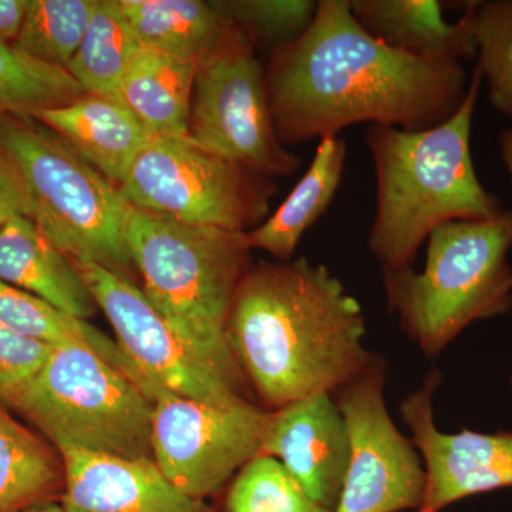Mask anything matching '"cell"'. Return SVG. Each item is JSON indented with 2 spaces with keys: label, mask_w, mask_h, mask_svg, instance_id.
<instances>
[{
  "label": "cell",
  "mask_w": 512,
  "mask_h": 512,
  "mask_svg": "<svg viewBox=\"0 0 512 512\" xmlns=\"http://www.w3.org/2000/svg\"><path fill=\"white\" fill-rule=\"evenodd\" d=\"M265 72L285 147L365 123L427 130L456 113L470 84L461 62L407 55L370 36L349 0H319L311 26L271 52Z\"/></svg>",
  "instance_id": "1"
},
{
  "label": "cell",
  "mask_w": 512,
  "mask_h": 512,
  "mask_svg": "<svg viewBox=\"0 0 512 512\" xmlns=\"http://www.w3.org/2000/svg\"><path fill=\"white\" fill-rule=\"evenodd\" d=\"M365 338L359 301L306 258L252 265L229 313V343L266 412L338 392L372 359Z\"/></svg>",
  "instance_id": "2"
},
{
  "label": "cell",
  "mask_w": 512,
  "mask_h": 512,
  "mask_svg": "<svg viewBox=\"0 0 512 512\" xmlns=\"http://www.w3.org/2000/svg\"><path fill=\"white\" fill-rule=\"evenodd\" d=\"M483 74L476 66L466 99L450 119L421 131L369 126L376 210L367 247L382 269L416 264L431 232L453 221H484L504 211L481 184L471 133Z\"/></svg>",
  "instance_id": "3"
},
{
  "label": "cell",
  "mask_w": 512,
  "mask_h": 512,
  "mask_svg": "<svg viewBox=\"0 0 512 512\" xmlns=\"http://www.w3.org/2000/svg\"><path fill=\"white\" fill-rule=\"evenodd\" d=\"M124 239L144 295L175 335L232 389L254 400L228 339L235 293L254 265L247 232L133 208Z\"/></svg>",
  "instance_id": "4"
},
{
  "label": "cell",
  "mask_w": 512,
  "mask_h": 512,
  "mask_svg": "<svg viewBox=\"0 0 512 512\" xmlns=\"http://www.w3.org/2000/svg\"><path fill=\"white\" fill-rule=\"evenodd\" d=\"M0 164L25 214L73 262H89L134 282L124 231L130 202L120 187L32 116L0 114Z\"/></svg>",
  "instance_id": "5"
},
{
  "label": "cell",
  "mask_w": 512,
  "mask_h": 512,
  "mask_svg": "<svg viewBox=\"0 0 512 512\" xmlns=\"http://www.w3.org/2000/svg\"><path fill=\"white\" fill-rule=\"evenodd\" d=\"M426 265L382 269L390 313L421 353L439 356L473 323L512 308V211L431 232Z\"/></svg>",
  "instance_id": "6"
},
{
  "label": "cell",
  "mask_w": 512,
  "mask_h": 512,
  "mask_svg": "<svg viewBox=\"0 0 512 512\" xmlns=\"http://www.w3.org/2000/svg\"><path fill=\"white\" fill-rule=\"evenodd\" d=\"M15 410L56 450L153 461V403L119 367L82 343L53 346Z\"/></svg>",
  "instance_id": "7"
},
{
  "label": "cell",
  "mask_w": 512,
  "mask_h": 512,
  "mask_svg": "<svg viewBox=\"0 0 512 512\" xmlns=\"http://www.w3.org/2000/svg\"><path fill=\"white\" fill-rule=\"evenodd\" d=\"M120 190L137 210L198 227L249 232L269 217L278 185L188 136H154Z\"/></svg>",
  "instance_id": "8"
},
{
  "label": "cell",
  "mask_w": 512,
  "mask_h": 512,
  "mask_svg": "<svg viewBox=\"0 0 512 512\" xmlns=\"http://www.w3.org/2000/svg\"><path fill=\"white\" fill-rule=\"evenodd\" d=\"M187 133L198 146L271 180L301 167L276 134L265 69L237 29L198 66Z\"/></svg>",
  "instance_id": "9"
},
{
  "label": "cell",
  "mask_w": 512,
  "mask_h": 512,
  "mask_svg": "<svg viewBox=\"0 0 512 512\" xmlns=\"http://www.w3.org/2000/svg\"><path fill=\"white\" fill-rule=\"evenodd\" d=\"M153 403L151 450L161 474L175 488L207 501L259 456L268 412L255 402L202 403L138 377Z\"/></svg>",
  "instance_id": "10"
},
{
  "label": "cell",
  "mask_w": 512,
  "mask_h": 512,
  "mask_svg": "<svg viewBox=\"0 0 512 512\" xmlns=\"http://www.w3.org/2000/svg\"><path fill=\"white\" fill-rule=\"evenodd\" d=\"M386 376L387 360L373 352L365 369L332 394L350 437L348 473L333 512L417 511L423 504L426 470L387 409Z\"/></svg>",
  "instance_id": "11"
},
{
  "label": "cell",
  "mask_w": 512,
  "mask_h": 512,
  "mask_svg": "<svg viewBox=\"0 0 512 512\" xmlns=\"http://www.w3.org/2000/svg\"><path fill=\"white\" fill-rule=\"evenodd\" d=\"M73 264L113 326L117 345L133 366L134 383L138 377H147L170 392L217 406L254 402L187 348L133 281L100 265Z\"/></svg>",
  "instance_id": "12"
},
{
  "label": "cell",
  "mask_w": 512,
  "mask_h": 512,
  "mask_svg": "<svg viewBox=\"0 0 512 512\" xmlns=\"http://www.w3.org/2000/svg\"><path fill=\"white\" fill-rule=\"evenodd\" d=\"M440 383L441 373L431 369L399 407L426 470V494L416 512H441L464 498L512 488V431L440 430L434 419V394Z\"/></svg>",
  "instance_id": "13"
},
{
  "label": "cell",
  "mask_w": 512,
  "mask_h": 512,
  "mask_svg": "<svg viewBox=\"0 0 512 512\" xmlns=\"http://www.w3.org/2000/svg\"><path fill=\"white\" fill-rule=\"evenodd\" d=\"M259 456L278 460L309 500L335 511L348 473L350 437L332 394L268 412Z\"/></svg>",
  "instance_id": "14"
},
{
  "label": "cell",
  "mask_w": 512,
  "mask_h": 512,
  "mask_svg": "<svg viewBox=\"0 0 512 512\" xmlns=\"http://www.w3.org/2000/svg\"><path fill=\"white\" fill-rule=\"evenodd\" d=\"M63 458L67 512H212L207 501L181 493L151 460L100 456L76 448Z\"/></svg>",
  "instance_id": "15"
},
{
  "label": "cell",
  "mask_w": 512,
  "mask_h": 512,
  "mask_svg": "<svg viewBox=\"0 0 512 512\" xmlns=\"http://www.w3.org/2000/svg\"><path fill=\"white\" fill-rule=\"evenodd\" d=\"M107 180L123 185L153 134L121 100L86 94L33 114Z\"/></svg>",
  "instance_id": "16"
},
{
  "label": "cell",
  "mask_w": 512,
  "mask_h": 512,
  "mask_svg": "<svg viewBox=\"0 0 512 512\" xmlns=\"http://www.w3.org/2000/svg\"><path fill=\"white\" fill-rule=\"evenodd\" d=\"M356 22L384 45L423 59L461 62L477 56L470 3L456 23L439 0H349Z\"/></svg>",
  "instance_id": "17"
},
{
  "label": "cell",
  "mask_w": 512,
  "mask_h": 512,
  "mask_svg": "<svg viewBox=\"0 0 512 512\" xmlns=\"http://www.w3.org/2000/svg\"><path fill=\"white\" fill-rule=\"evenodd\" d=\"M0 281L32 293L73 318L89 320L99 311L72 259L23 215L0 225Z\"/></svg>",
  "instance_id": "18"
},
{
  "label": "cell",
  "mask_w": 512,
  "mask_h": 512,
  "mask_svg": "<svg viewBox=\"0 0 512 512\" xmlns=\"http://www.w3.org/2000/svg\"><path fill=\"white\" fill-rule=\"evenodd\" d=\"M348 146L340 136L320 138L306 173L261 225L247 232L249 247L278 262L295 259L303 235L326 214L345 174Z\"/></svg>",
  "instance_id": "19"
},
{
  "label": "cell",
  "mask_w": 512,
  "mask_h": 512,
  "mask_svg": "<svg viewBox=\"0 0 512 512\" xmlns=\"http://www.w3.org/2000/svg\"><path fill=\"white\" fill-rule=\"evenodd\" d=\"M119 5L141 47L198 66L235 32L214 2L119 0Z\"/></svg>",
  "instance_id": "20"
},
{
  "label": "cell",
  "mask_w": 512,
  "mask_h": 512,
  "mask_svg": "<svg viewBox=\"0 0 512 512\" xmlns=\"http://www.w3.org/2000/svg\"><path fill=\"white\" fill-rule=\"evenodd\" d=\"M198 64L140 47L121 83V101L153 136H188Z\"/></svg>",
  "instance_id": "21"
},
{
  "label": "cell",
  "mask_w": 512,
  "mask_h": 512,
  "mask_svg": "<svg viewBox=\"0 0 512 512\" xmlns=\"http://www.w3.org/2000/svg\"><path fill=\"white\" fill-rule=\"evenodd\" d=\"M64 478L59 451L0 407V512L60 501Z\"/></svg>",
  "instance_id": "22"
},
{
  "label": "cell",
  "mask_w": 512,
  "mask_h": 512,
  "mask_svg": "<svg viewBox=\"0 0 512 512\" xmlns=\"http://www.w3.org/2000/svg\"><path fill=\"white\" fill-rule=\"evenodd\" d=\"M140 47L119 0H97L92 22L66 70L87 93L121 100V83Z\"/></svg>",
  "instance_id": "23"
},
{
  "label": "cell",
  "mask_w": 512,
  "mask_h": 512,
  "mask_svg": "<svg viewBox=\"0 0 512 512\" xmlns=\"http://www.w3.org/2000/svg\"><path fill=\"white\" fill-rule=\"evenodd\" d=\"M0 326L16 335L47 346L82 343L109 360L121 372L130 370L116 340H111L87 320L73 318L32 293L0 281Z\"/></svg>",
  "instance_id": "24"
},
{
  "label": "cell",
  "mask_w": 512,
  "mask_h": 512,
  "mask_svg": "<svg viewBox=\"0 0 512 512\" xmlns=\"http://www.w3.org/2000/svg\"><path fill=\"white\" fill-rule=\"evenodd\" d=\"M89 94L63 67L33 59L0 40V114L33 116Z\"/></svg>",
  "instance_id": "25"
},
{
  "label": "cell",
  "mask_w": 512,
  "mask_h": 512,
  "mask_svg": "<svg viewBox=\"0 0 512 512\" xmlns=\"http://www.w3.org/2000/svg\"><path fill=\"white\" fill-rule=\"evenodd\" d=\"M97 0H28L15 45L50 66L73 59L92 22Z\"/></svg>",
  "instance_id": "26"
},
{
  "label": "cell",
  "mask_w": 512,
  "mask_h": 512,
  "mask_svg": "<svg viewBox=\"0 0 512 512\" xmlns=\"http://www.w3.org/2000/svg\"><path fill=\"white\" fill-rule=\"evenodd\" d=\"M212 512H330L306 497L278 460L258 456L215 495Z\"/></svg>",
  "instance_id": "27"
},
{
  "label": "cell",
  "mask_w": 512,
  "mask_h": 512,
  "mask_svg": "<svg viewBox=\"0 0 512 512\" xmlns=\"http://www.w3.org/2000/svg\"><path fill=\"white\" fill-rule=\"evenodd\" d=\"M476 66L487 83L488 99L512 120V0L470 3Z\"/></svg>",
  "instance_id": "28"
},
{
  "label": "cell",
  "mask_w": 512,
  "mask_h": 512,
  "mask_svg": "<svg viewBox=\"0 0 512 512\" xmlns=\"http://www.w3.org/2000/svg\"><path fill=\"white\" fill-rule=\"evenodd\" d=\"M215 6L249 45L274 50L299 39L311 26L315 0H217Z\"/></svg>",
  "instance_id": "29"
},
{
  "label": "cell",
  "mask_w": 512,
  "mask_h": 512,
  "mask_svg": "<svg viewBox=\"0 0 512 512\" xmlns=\"http://www.w3.org/2000/svg\"><path fill=\"white\" fill-rule=\"evenodd\" d=\"M52 346L23 338L0 326V407L16 409Z\"/></svg>",
  "instance_id": "30"
},
{
  "label": "cell",
  "mask_w": 512,
  "mask_h": 512,
  "mask_svg": "<svg viewBox=\"0 0 512 512\" xmlns=\"http://www.w3.org/2000/svg\"><path fill=\"white\" fill-rule=\"evenodd\" d=\"M28 0H0V40L13 43L22 28Z\"/></svg>",
  "instance_id": "31"
},
{
  "label": "cell",
  "mask_w": 512,
  "mask_h": 512,
  "mask_svg": "<svg viewBox=\"0 0 512 512\" xmlns=\"http://www.w3.org/2000/svg\"><path fill=\"white\" fill-rule=\"evenodd\" d=\"M25 214L22 198L6 168L0 164V225Z\"/></svg>",
  "instance_id": "32"
},
{
  "label": "cell",
  "mask_w": 512,
  "mask_h": 512,
  "mask_svg": "<svg viewBox=\"0 0 512 512\" xmlns=\"http://www.w3.org/2000/svg\"><path fill=\"white\" fill-rule=\"evenodd\" d=\"M498 146H500L501 158H503L505 167H507L512 180V127L501 131L500 138H498Z\"/></svg>",
  "instance_id": "33"
},
{
  "label": "cell",
  "mask_w": 512,
  "mask_h": 512,
  "mask_svg": "<svg viewBox=\"0 0 512 512\" xmlns=\"http://www.w3.org/2000/svg\"><path fill=\"white\" fill-rule=\"evenodd\" d=\"M20 512H67L60 501H46V503H40L32 505V507L25 508Z\"/></svg>",
  "instance_id": "34"
},
{
  "label": "cell",
  "mask_w": 512,
  "mask_h": 512,
  "mask_svg": "<svg viewBox=\"0 0 512 512\" xmlns=\"http://www.w3.org/2000/svg\"><path fill=\"white\" fill-rule=\"evenodd\" d=\"M510 387H511V396H512V376H511V379H510Z\"/></svg>",
  "instance_id": "35"
}]
</instances>
